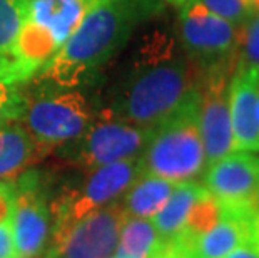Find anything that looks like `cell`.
<instances>
[{
    "label": "cell",
    "instance_id": "6da1fadb",
    "mask_svg": "<svg viewBox=\"0 0 259 258\" xmlns=\"http://www.w3.org/2000/svg\"><path fill=\"white\" fill-rule=\"evenodd\" d=\"M202 70L176 34L154 29L141 37L111 91L107 109L127 123L154 129L199 89Z\"/></svg>",
    "mask_w": 259,
    "mask_h": 258
},
{
    "label": "cell",
    "instance_id": "7a4b0ae2",
    "mask_svg": "<svg viewBox=\"0 0 259 258\" xmlns=\"http://www.w3.org/2000/svg\"><path fill=\"white\" fill-rule=\"evenodd\" d=\"M164 10V0H104L35 74L62 87L92 84L104 67L129 46L141 25Z\"/></svg>",
    "mask_w": 259,
    "mask_h": 258
},
{
    "label": "cell",
    "instance_id": "3957f363",
    "mask_svg": "<svg viewBox=\"0 0 259 258\" xmlns=\"http://www.w3.org/2000/svg\"><path fill=\"white\" fill-rule=\"evenodd\" d=\"M199 89L152 129L139 161L142 173L172 183L194 181L207 168L199 131Z\"/></svg>",
    "mask_w": 259,
    "mask_h": 258
},
{
    "label": "cell",
    "instance_id": "277c9868",
    "mask_svg": "<svg viewBox=\"0 0 259 258\" xmlns=\"http://www.w3.org/2000/svg\"><path fill=\"white\" fill-rule=\"evenodd\" d=\"M96 116L79 87H62L35 79V89L25 94L24 128L46 153L67 144L84 133Z\"/></svg>",
    "mask_w": 259,
    "mask_h": 258
},
{
    "label": "cell",
    "instance_id": "5b68a950",
    "mask_svg": "<svg viewBox=\"0 0 259 258\" xmlns=\"http://www.w3.org/2000/svg\"><path fill=\"white\" fill-rule=\"evenodd\" d=\"M151 134V128L127 123L104 107L79 138L57 150L67 166L85 173L115 161L139 158Z\"/></svg>",
    "mask_w": 259,
    "mask_h": 258
},
{
    "label": "cell",
    "instance_id": "8992f818",
    "mask_svg": "<svg viewBox=\"0 0 259 258\" xmlns=\"http://www.w3.org/2000/svg\"><path fill=\"white\" fill-rule=\"evenodd\" d=\"M141 174L139 158L115 161L85 171V178L79 185L65 186L56 198L51 200V238L59 237L70 225L89 213L119 201Z\"/></svg>",
    "mask_w": 259,
    "mask_h": 258
},
{
    "label": "cell",
    "instance_id": "52a82bcc",
    "mask_svg": "<svg viewBox=\"0 0 259 258\" xmlns=\"http://www.w3.org/2000/svg\"><path fill=\"white\" fill-rule=\"evenodd\" d=\"M179 9L176 37L202 72L214 65L238 60V27L212 14L201 0H187Z\"/></svg>",
    "mask_w": 259,
    "mask_h": 258
},
{
    "label": "cell",
    "instance_id": "ba28073f",
    "mask_svg": "<svg viewBox=\"0 0 259 258\" xmlns=\"http://www.w3.org/2000/svg\"><path fill=\"white\" fill-rule=\"evenodd\" d=\"M10 223L15 255L46 253L52 232V213L46 176L37 169H25L15 178V203Z\"/></svg>",
    "mask_w": 259,
    "mask_h": 258
},
{
    "label": "cell",
    "instance_id": "9c48e42d",
    "mask_svg": "<svg viewBox=\"0 0 259 258\" xmlns=\"http://www.w3.org/2000/svg\"><path fill=\"white\" fill-rule=\"evenodd\" d=\"M127 218L122 203L114 201L51 238L44 258H107L114 255L120 228Z\"/></svg>",
    "mask_w": 259,
    "mask_h": 258
},
{
    "label": "cell",
    "instance_id": "30bf717a",
    "mask_svg": "<svg viewBox=\"0 0 259 258\" xmlns=\"http://www.w3.org/2000/svg\"><path fill=\"white\" fill-rule=\"evenodd\" d=\"M238 60L204 70L199 84V131L207 166L234 151L229 113V82Z\"/></svg>",
    "mask_w": 259,
    "mask_h": 258
},
{
    "label": "cell",
    "instance_id": "8fae6325",
    "mask_svg": "<svg viewBox=\"0 0 259 258\" xmlns=\"http://www.w3.org/2000/svg\"><path fill=\"white\" fill-rule=\"evenodd\" d=\"M204 186L221 206L259 208V156L246 151H233L209 164Z\"/></svg>",
    "mask_w": 259,
    "mask_h": 258
},
{
    "label": "cell",
    "instance_id": "7c38bea8",
    "mask_svg": "<svg viewBox=\"0 0 259 258\" xmlns=\"http://www.w3.org/2000/svg\"><path fill=\"white\" fill-rule=\"evenodd\" d=\"M259 69L236 64L229 82V113L234 151L259 153Z\"/></svg>",
    "mask_w": 259,
    "mask_h": 258
},
{
    "label": "cell",
    "instance_id": "4fadbf2b",
    "mask_svg": "<svg viewBox=\"0 0 259 258\" xmlns=\"http://www.w3.org/2000/svg\"><path fill=\"white\" fill-rule=\"evenodd\" d=\"M101 2L104 0H30L27 22L42 29L59 49Z\"/></svg>",
    "mask_w": 259,
    "mask_h": 258
},
{
    "label": "cell",
    "instance_id": "5bb4252c",
    "mask_svg": "<svg viewBox=\"0 0 259 258\" xmlns=\"http://www.w3.org/2000/svg\"><path fill=\"white\" fill-rule=\"evenodd\" d=\"M207 193L206 186L197 181L176 183L174 190L164 206L151 219L162 241H170L181 237L186 228L187 216L194 203Z\"/></svg>",
    "mask_w": 259,
    "mask_h": 258
},
{
    "label": "cell",
    "instance_id": "9a60e30c",
    "mask_svg": "<svg viewBox=\"0 0 259 258\" xmlns=\"http://www.w3.org/2000/svg\"><path fill=\"white\" fill-rule=\"evenodd\" d=\"M44 155L24 124L14 121L0 128V179H15Z\"/></svg>",
    "mask_w": 259,
    "mask_h": 258
},
{
    "label": "cell",
    "instance_id": "2e32d148",
    "mask_svg": "<svg viewBox=\"0 0 259 258\" xmlns=\"http://www.w3.org/2000/svg\"><path fill=\"white\" fill-rule=\"evenodd\" d=\"M172 181L142 173L122 196V206L127 216L151 219L164 206L174 190Z\"/></svg>",
    "mask_w": 259,
    "mask_h": 258
},
{
    "label": "cell",
    "instance_id": "e0dca14e",
    "mask_svg": "<svg viewBox=\"0 0 259 258\" xmlns=\"http://www.w3.org/2000/svg\"><path fill=\"white\" fill-rule=\"evenodd\" d=\"M29 9L30 0H0V81L9 82L14 51L29 17Z\"/></svg>",
    "mask_w": 259,
    "mask_h": 258
},
{
    "label": "cell",
    "instance_id": "ac0fdd59",
    "mask_svg": "<svg viewBox=\"0 0 259 258\" xmlns=\"http://www.w3.org/2000/svg\"><path fill=\"white\" fill-rule=\"evenodd\" d=\"M162 243L152 219L127 216L120 228L114 253L124 258H151Z\"/></svg>",
    "mask_w": 259,
    "mask_h": 258
},
{
    "label": "cell",
    "instance_id": "d6986e66",
    "mask_svg": "<svg viewBox=\"0 0 259 258\" xmlns=\"http://www.w3.org/2000/svg\"><path fill=\"white\" fill-rule=\"evenodd\" d=\"M238 64L259 69V10L239 27Z\"/></svg>",
    "mask_w": 259,
    "mask_h": 258
},
{
    "label": "cell",
    "instance_id": "ffe728a7",
    "mask_svg": "<svg viewBox=\"0 0 259 258\" xmlns=\"http://www.w3.org/2000/svg\"><path fill=\"white\" fill-rule=\"evenodd\" d=\"M204 7L221 19L231 22L234 27L244 25L251 15L256 12L251 0H201Z\"/></svg>",
    "mask_w": 259,
    "mask_h": 258
},
{
    "label": "cell",
    "instance_id": "44dd1931",
    "mask_svg": "<svg viewBox=\"0 0 259 258\" xmlns=\"http://www.w3.org/2000/svg\"><path fill=\"white\" fill-rule=\"evenodd\" d=\"M25 111V94L20 86L0 81V128L19 121Z\"/></svg>",
    "mask_w": 259,
    "mask_h": 258
},
{
    "label": "cell",
    "instance_id": "7402d4cb",
    "mask_svg": "<svg viewBox=\"0 0 259 258\" xmlns=\"http://www.w3.org/2000/svg\"><path fill=\"white\" fill-rule=\"evenodd\" d=\"M15 203V179H0V222L12 218Z\"/></svg>",
    "mask_w": 259,
    "mask_h": 258
},
{
    "label": "cell",
    "instance_id": "603a6c76",
    "mask_svg": "<svg viewBox=\"0 0 259 258\" xmlns=\"http://www.w3.org/2000/svg\"><path fill=\"white\" fill-rule=\"evenodd\" d=\"M15 255L12 223L10 219L0 222V258H12Z\"/></svg>",
    "mask_w": 259,
    "mask_h": 258
},
{
    "label": "cell",
    "instance_id": "cb8c5ba5",
    "mask_svg": "<svg viewBox=\"0 0 259 258\" xmlns=\"http://www.w3.org/2000/svg\"><path fill=\"white\" fill-rule=\"evenodd\" d=\"M151 258H191V255L178 241H164Z\"/></svg>",
    "mask_w": 259,
    "mask_h": 258
},
{
    "label": "cell",
    "instance_id": "d4e9b609",
    "mask_svg": "<svg viewBox=\"0 0 259 258\" xmlns=\"http://www.w3.org/2000/svg\"><path fill=\"white\" fill-rule=\"evenodd\" d=\"M224 258H259V250L254 245L246 243L241 245L238 248H234L231 253H228Z\"/></svg>",
    "mask_w": 259,
    "mask_h": 258
},
{
    "label": "cell",
    "instance_id": "484cf974",
    "mask_svg": "<svg viewBox=\"0 0 259 258\" xmlns=\"http://www.w3.org/2000/svg\"><path fill=\"white\" fill-rule=\"evenodd\" d=\"M251 245H254L256 248L259 250V208H257L256 216H254V225H252V240H251Z\"/></svg>",
    "mask_w": 259,
    "mask_h": 258
},
{
    "label": "cell",
    "instance_id": "4316f807",
    "mask_svg": "<svg viewBox=\"0 0 259 258\" xmlns=\"http://www.w3.org/2000/svg\"><path fill=\"white\" fill-rule=\"evenodd\" d=\"M164 2H167L170 5H176V7H181V5H184L187 0H164Z\"/></svg>",
    "mask_w": 259,
    "mask_h": 258
},
{
    "label": "cell",
    "instance_id": "83f0119b",
    "mask_svg": "<svg viewBox=\"0 0 259 258\" xmlns=\"http://www.w3.org/2000/svg\"><path fill=\"white\" fill-rule=\"evenodd\" d=\"M251 2H252V5H254V9L259 10V0H251Z\"/></svg>",
    "mask_w": 259,
    "mask_h": 258
},
{
    "label": "cell",
    "instance_id": "f1b7e54d",
    "mask_svg": "<svg viewBox=\"0 0 259 258\" xmlns=\"http://www.w3.org/2000/svg\"><path fill=\"white\" fill-rule=\"evenodd\" d=\"M256 113H257V121H259V94H257V107H256Z\"/></svg>",
    "mask_w": 259,
    "mask_h": 258
},
{
    "label": "cell",
    "instance_id": "f546056e",
    "mask_svg": "<svg viewBox=\"0 0 259 258\" xmlns=\"http://www.w3.org/2000/svg\"><path fill=\"white\" fill-rule=\"evenodd\" d=\"M12 258H35V256H20V255H14Z\"/></svg>",
    "mask_w": 259,
    "mask_h": 258
},
{
    "label": "cell",
    "instance_id": "4dcf8cb0",
    "mask_svg": "<svg viewBox=\"0 0 259 258\" xmlns=\"http://www.w3.org/2000/svg\"><path fill=\"white\" fill-rule=\"evenodd\" d=\"M107 258H124V256H119V255H111V256H107Z\"/></svg>",
    "mask_w": 259,
    "mask_h": 258
}]
</instances>
